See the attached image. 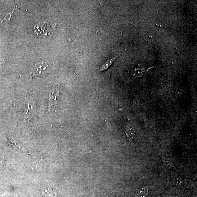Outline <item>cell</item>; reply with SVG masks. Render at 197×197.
<instances>
[{"instance_id": "1", "label": "cell", "mask_w": 197, "mask_h": 197, "mask_svg": "<svg viewBox=\"0 0 197 197\" xmlns=\"http://www.w3.org/2000/svg\"><path fill=\"white\" fill-rule=\"evenodd\" d=\"M36 110V102L32 99H26L25 103L24 116L25 121L28 122L33 117Z\"/></svg>"}, {"instance_id": "2", "label": "cell", "mask_w": 197, "mask_h": 197, "mask_svg": "<svg viewBox=\"0 0 197 197\" xmlns=\"http://www.w3.org/2000/svg\"><path fill=\"white\" fill-rule=\"evenodd\" d=\"M49 69L48 65L44 63L36 64L31 68L30 70L29 76L31 78L39 76L46 73Z\"/></svg>"}, {"instance_id": "3", "label": "cell", "mask_w": 197, "mask_h": 197, "mask_svg": "<svg viewBox=\"0 0 197 197\" xmlns=\"http://www.w3.org/2000/svg\"><path fill=\"white\" fill-rule=\"evenodd\" d=\"M124 131L126 135L127 139L129 140L132 145L136 141V130L133 123L129 119L124 127Z\"/></svg>"}, {"instance_id": "4", "label": "cell", "mask_w": 197, "mask_h": 197, "mask_svg": "<svg viewBox=\"0 0 197 197\" xmlns=\"http://www.w3.org/2000/svg\"><path fill=\"white\" fill-rule=\"evenodd\" d=\"M59 95V90L57 89H53L50 92L49 97V111H50V109H55L56 108L57 103V98Z\"/></svg>"}, {"instance_id": "5", "label": "cell", "mask_w": 197, "mask_h": 197, "mask_svg": "<svg viewBox=\"0 0 197 197\" xmlns=\"http://www.w3.org/2000/svg\"><path fill=\"white\" fill-rule=\"evenodd\" d=\"M145 68L142 65H138L134 68L131 71V75L134 78H141L146 73Z\"/></svg>"}, {"instance_id": "6", "label": "cell", "mask_w": 197, "mask_h": 197, "mask_svg": "<svg viewBox=\"0 0 197 197\" xmlns=\"http://www.w3.org/2000/svg\"><path fill=\"white\" fill-rule=\"evenodd\" d=\"M42 193L44 197H56L58 195V192L57 189L49 187L44 188Z\"/></svg>"}, {"instance_id": "7", "label": "cell", "mask_w": 197, "mask_h": 197, "mask_svg": "<svg viewBox=\"0 0 197 197\" xmlns=\"http://www.w3.org/2000/svg\"><path fill=\"white\" fill-rule=\"evenodd\" d=\"M161 160L164 166L169 169H172L175 168L174 165L172 160L168 157L164 156L161 157Z\"/></svg>"}, {"instance_id": "8", "label": "cell", "mask_w": 197, "mask_h": 197, "mask_svg": "<svg viewBox=\"0 0 197 197\" xmlns=\"http://www.w3.org/2000/svg\"><path fill=\"white\" fill-rule=\"evenodd\" d=\"M117 57V56H116L115 57L112 58V59L108 60L105 63L102 65L100 68V71H104L107 70L109 67L112 65L113 62Z\"/></svg>"}, {"instance_id": "9", "label": "cell", "mask_w": 197, "mask_h": 197, "mask_svg": "<svg viewBox=\"0 0 197 197\" xmlns=\"http://www.w3.org/2000/svg\"><path fill=\"white\" fill-rule=\"evenodd\" d=\"M148 193L147 188L143 187L140 189L135 195V197H146Z\"/></svg>"}, {"instance_id": "10", "label": "cell", "mask_w": 197, "mask_h": 197, "mask_svg": "<svg viewBox=\"0 0 197 197\" xmlns=\"http://www.w3.org/2000/svg\"><path fill=\"white\" fill-rule=\"evenodd\" d=\"M4 157L2 155H0V169L4 165Z\"/></svg>"}, {"instance_id": "11", "label": "cell", "mask_w": 197, "mask_h": 197, "mask_svg": "<svg viewBox=\"0 0 197 197\" xmlns=\"http://www.w3.org/2000/svg\"><path fill=\"white\" fill-rule=\"evenodd\" d=\"M176 179H175V181L177 182V183L179 185H182V179H180V177H176Z\"/></svg>"}, {"instance_id": "12", "label": "cell", "mask_w": 197, "mask_h": 197, "mask_svg": "<svg viewBox=\"0 0 197 197\" xmlns=\"http://www.w3.org/2000/svg\"><path fill=\"white\" fill-rule=\"evenodd\" d=\"M157 197H171L169 195L163 194L161 195H160V196H158Z\"/></svg>"}]
</instances>
